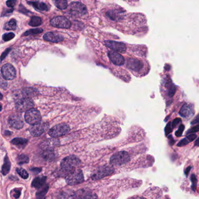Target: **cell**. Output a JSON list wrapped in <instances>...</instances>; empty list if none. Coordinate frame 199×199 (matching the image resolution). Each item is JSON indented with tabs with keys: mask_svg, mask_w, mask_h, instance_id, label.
I'll use <instances>...</instances> for the list:
<instances>
[{
	"mask_svg": "<svg viewBox=\"0 0 199 199\" xmlns=\"http://www.w3.org/2000/svg\"><path fill=\"white\" fill-rule=\"evenodd\" d=\"M185 129V126L183 125V124H181L179 127V129L175 132V135H176V137H180L182 136V135L183 134V132L184 131Z\"/></svg>",
	"mask_w": 199,
	"mask_h": 199,
	"instance_id": "35",
	"label": "cell"
},
{
	"mask_svg": "<svg viewBox=\"0 0 199 199\" xmlns=\"http://www.w3.org/2000/svg\"><path fill=\"white\" fill-rule=\"evenodd\" d=\"M180 115L183 118H190L194 113V110H193V106L192 105L185 103L182 106L179 112Z\"/></svg>",
	"mask_w": 199,
	"mask_h": 199,
	"instance_id": "18",
	"label": "cell"
},
{
	"mask_svg": "<svg viewBox=\"0 0 199 199\" xmlns=\"http://www.w3.org/2000/svg\"><path fill=\"white\" fill-rule=\"evenodd\" d=\"M43 32V30L42 29H32L30 30H29L26 31L23 34V36H29V35H33V34H40Z\"/></svg>",
	"mask_w": 199,
	"mask_h": 199,
	"instance_id": "31",
	"label": "cell"
},
{
	"mask_svg": "<svg viewBox=\"0 0 199 199\" xmlns=\"http://www.w3.org/2000/svg\"><path fill=\"white\" fill-rule=\"evenodd\" d=\"M17 28V21L14 19H12L5 23L4 28L7 30H15Z\"/></svg>",
	"mask_w": 199,
	"mask_h": 199,
	"instance_id": "29",
	"label": "cell"
},
{
	"mask_svg": "<svg viewBox=\"0 0 199 199\" xmlns=\"http://www.w3.org/2000/svg\"><path fill=\"white\" fill-rule=\"evenodd\" d=\"M70 131V127L67 124L62 123L55 125L50 129L49 131V134L50 136L56 138L64 136Z\"/></svg>",
	"mask_w": 199,
	"mask_h": 199,
	"instance_id": "6",
	"label": "cell"
},
{
	"mask_svg": "<svg viewBox=\"0 0 199 199\" xmlns=\"http://www.w3.org/2000/svg\"><path fill=\"white\" fill-rule=\"evenodd\" d=\"M1 74L5 80H12L17 75V72L14 66L11 64H5L1 68Z\"/></svg>",
	"mask_w": 199,
	"mask_h": 199,
	"instance_id": "11",
	"label": "cell"
},
{
	"mask_svg": "<svg viewBox=\"0 0 199 199\" xmlns=\"http://www.w3.org/2000/svg\"><path fill=\"white\" fill-rule=\"evenodd\" d=\"M59 144V141L57 139H52L46 140L42 143L41 148L43 150H53L55 147Z\"/></svg>",
	"mask_w": 199,
	"mask_h": 199,
	"instance_id": "19",
	"label": "cell"
},
{
	"mask_svg": "<svg viewBox=\"0 0 199 199\" xmlns=\"http://www.w3.org/2000/svg\"><path fill=\"white\" fill-rule=\"evenodd\" d=\"M25 120L28 123L33 125L41 121L42 116L39 111L35 108H31L26 111Z\"/></svg>",
	"mask_w": 199,
	"mask_h": 199,
	"instance_id": "7",
	"label": "cell"
},
{
	"mask_svg": "<svg viewBox=\"0 0 199 199\" xmlns=\"http://www.w3.org/2000/svg\"><path fill=\"white\" fill-rule=\"evenodd\" d=\"M175 92H176V88H175L174 85H172L169 89L168 95L170 97H172L175 94Z\"/></svg>",
	"mask_w": 199,
	"mask_h": 199,
	"instance_id": "40",
	"label": "cell"
},
{
	"mask_svg": "<svg viewBox=\"0 0 199 199\" xmlns=\"http://www.w3.org/2000/svg\"><path fill=\"white\" fill-rule=\"evenodd\" d=\"M34 103L31 98L24 97L19 99L15 103V108L17 110L20 112H26L31 108H33Z\"/></svg>",
	"mask_w": 199,
	"mask_h": 199,
	"instance_id": "8",
	"label": "cell"
},
{
	"mask_svg": "<svg viewBox=\"0 0 199 199\" xmlns=\"http://www.w3.org/2000/svg\"><path fill=\"white\" fill-rule=\"evenodd\" d=\"M38 91L35 88H26L23 89L22 94L24 95L25 97H33L35 96L38 94Z\"/></svg>",
	"mask_w": 199,
	"mask_h": 199,
	"instance_id": "23",
	"label": "cell"
},
{
	"mask_svg": "<svg viewBox=\"0 0 199 199\" xmlns=\"http://www.w3.org/2000/svg\"><path fill=\"white\" fill-rule=\"evenodd\" d=\"M14 11V9L11 8V9H5L2 12V14H1V17H5V16H8L10 15L12 12Z\"/></svg>",
	"mask_w": 199,
	"mask_h": 199,
	"instance_id": "37",
	"label": "cell"
},
{
	"mask_svg": "<svg viewBox=\"0 0 199 199\" xmlns=\"http://www.w3.org/2000/svg\"><path fill=\"white\" fill-rule=\"evenodd\" d=\"M67 8L70 14L75 17H81L87 13L86 7L79 2H71Z\"/></svg>",
	"mask_w": 199,
	"mask_h": 199,
	"instance_id": "5",
	"label": "cell"
},
{
	"mask_svg": "<svg viewBox=\"0 0 199 199\" xmlns=\"http://www.w3.org/2000/svg\"><path fill=\"white\" fill-rule=\"evenodd\" d=\"M13 145L17 146L18 148H24L26 145L28 144V140L27 139H23V138H15L13 139L11 141Z\"/></svg>",
	"mask_w": 199,
	"mask_h": 199,
	"instance_id": "22",
	"label": "cell"
},
{
	"mask_svg": "<svg viewBox=\"0 0 199 199\" xmlns=\"http://www.w3.org/2000/svg\"><path fill=\"white\" fill-rule=\"evenodd\" d=\"M21 193V189H14L11 192V195L13 198H18L19 197Z\"/></svg>",
	"mask_w": 199,
	"mask_h": 199,
	"instance_id": "33",
	"label": "cell"
},
{
	"mask_svg": "<svg viewBox=\"0 0 199 199\" xmlns=\"http://www.w3.org/2000/svg\"><path fill=\"white\" fill-rule=\"evenodd\" d=\"M11 169V162L9 160V158L8 157L7 155L5 156L4 158V163L1 168V172L4 175H6L9 173Z\"/></svg>",
	"mask_w": 199,
	"mask_h": 199,
	"instance_id": "25",
	"label": "cell"
},
{
	"mask_svg": "<svg viewBox=\"0 0 199 199\" xmlns=\"http://www.w3.org/2000/svg\"><path fill=\"white\" fill-rule=\"evenodd\" d=\"M81 164V160L75 155H70L63 159L61 162V167L63 171L70 172L75 169Z\"/></svg>",
	"mask_w": 199,
	"mask_h": 199,
	"instance_id": "1",
	"label": "cell"
},
{
	"mask_svg": "<svg viewBox=\"0 0 199 199\" xmlns=\"http://www.w3.org/2000/svg\"><path fill=\"white\" fill-rule=\"evenodd\" d=\"M42 158L46 161H52L55 158V154L53 150H43L41 154Z\"/></svg>",
	"mask_w": 199,
	"mask_h": 199,
	"instance_id": "24",
	"label": "cell"
},
{
	"mask_svg": "<svg viewBox=\"0 0 199 199\" xmlns=\"http://www.w3.org/2000/svg\"><path fill=\"white\" fill-rule=\"evenodd\" d=\"M49 124L47 123H39L33 124L29 128V132L32 136L34 137H38L44 133L49 129Z\"/></svg>",
	"mask_w": 199,
	"mask_h": 199,
	"instance_id": "10",
	"label": "cell"
},
{
	"mask_svg": "<svg viewBox=\"0 0 199 199\" xmlns=\"http://www.w3.org/2000/svg\"><path fill=\"white\" fill-rule=\"evenodd\" d=\"M130 161V157L129 153L126 151H121L116 152L111 156L110 164L113 166H121L129 162Z\"/></svg>",
	"mask_w": 199,
	"mask_h": 199,
	"instance_id": "3",
	"label": "cell"
},
{
	"mask_svg": "<svg viewBox=\"0 0 199 199\" xmlns=\"http://www.w3.org/2000/svg\"><path fill=\"white\" fill-rule=\"evenodd\" d=\"M171 132H172V130H171V123H169L167 126L165 127V134L166 135H168Z\"/></svg>",
	"mask_w": 199,
	"mask_h": 199,
	"instance_id": "46",
	"label": "cell"
},
{
	"mask_svg": "<svg viewBox=\"0 0 199 199\" xmlns=\"http://www.w3.org/2000/svg\"><path fill=\"white\" fill-rule=\"evenodd\" d=\"M198 116H197V117H196V120H194V121H193V122H192V124H198Z\"/></svg>",
	"mask_w": 199,
	"mask_h": 199,
	"instance_id": "48",
	"label": "cell"
},
{
	"mask_svg": "<svg viewBox=\"0 0 199 199\" xmlns=\"http://www.w3.org/2000/svg\"><path fill=\"white\" fill-rule=\"evenodd\" d=\"M114 173V169L110 166H102L98 168L91 175V179L93 180H98L103 179L106 176H110Z\"/></svg>",
	"mask_w": 199,
	"mask_h": 199,
	"instance_id": "4",
	"label": "cell"
},
{
	"mask_svg": "<svg viewBox=\"0 0 199 199\" xmlns=\"http://www.w3.org/2000/svg\"><path fill=\"white\" fill-rule=\"evenodd\" d=\"M11 48H8L7 49L5 50V51L2 53V54H1V57H0V60H1V61L2 62V60H3L4 58L7 57V55L8 54L9 52L11 51Z\"/></svg>",
	"mask_w": 199,
	"mask_h": 199,
	"instance_id": "42",
	"label": "cell"
},
{
	"mask_svg": "<svg viewBox=\"0 0 199 199\" xmlns=\"http://www.w3.org/2000/svg\"><path fill=\"white\" fill-rule=\"evenodd\" d=\"M198 125H197L195 126L193 128L190 129L189 130H188L187 132V134L189 133H195V132H197L198 131Z\"/></svg>",
	"mask_w": 199,
	"mask_h": 199,
	"instance_id": "44",
	"label": "cell"
},
{
	"mask_svg": "<svg viewBox=\"0 0 199 199\" xmlns=\"http://www.w3.org/2000/svg\"><path fill=\"white\" fill-rule=\"evenodd\" d=\"M46 178L47 177L46 176H39L36 177L32 183V186L37 189H40L44 186L45 182H46Z\"/></svg>",
	"mask_w": 199,
	"mask_h": 199,
	"instance_id": "20",
	"label": "cell"
},
{
	"mask_svg": "<svg viewBox=\"0 0 199 199\" xmlns=\"http://www.w3.org/2000/svg\"><path fill=\"white\" fill-rule=\"evenodd\" d=\"M71 198H95L98 196L91 191L87 189H81L71 196Z\"/></svg>",
	"mask_w": 199,
	"mask_h": 199,
	"instance_id": "15",
	"label": "cell"
},
{
	"mask_svg": "<svg viewBox=\"0 0 199 199\" xmlns=\"http://www.w3.org/2000/svg\"><path fill=\"white\" fill-rule=\"evenodd\" d=\"M50 24L53 27L63 29H69L71 26L70 21L67 18L62 16H58L53 18L50 21Z\"/></svg>",
	"mask_w": 199,
	"mask_h": 199,
	"instance_id": "9",
	"label": "cell"
},
{
	"mask_svg": "<svg viewBox=\"0 0 199 199\" xmlns=\"http://www.w3.org/2000/svg\"><path fill=\"white\" fill-rule=\"evenodd\" d=\"M181 121H182V120H181V119H180V118L175 119V120L173 121V122H172V123L171 124L172 128H175V127L177 126V124H179L180 123H181Z\"/></svg>",
	"mask_w": 199,
	"mask_h": 199,
	"instance_id": "43",
	"label": "cell"
},
{
	"mask_svg": "<svg viewBox=\"0 0 199 199\" xmlns=\"http://www.w3.org/2000/svg\"><path fill=\"white\" fill-rule=\"evenodd\" d=\"M2 98H3V95H2L1 93L0 92V100H2Z\"/></svg>",
	"mask_w": 199,
	"mask_h": 199,
	"instance_id": "49",
	"label": "cell"
},
{
	"mask_svg": "<svg viewBox=\"0 0 199 199\" xmlns=\"http://www.w3.org/2000/svg\"><path fill=\"white\" fill-rule=\"evenodd\" d=\"M8 123L11 127L16 129H20L22 128L24 125L22 118L21 115L18 114H14L9 116L8 119Z\"/></svg>",
	"mask_w": 199,
	"mask_h": 199,
	"instance_id": "14",
	"label": "cell"
},
{
	"mask_svg": "<svg viewBox=\"0 0 199 199\" xmlns=\"http://www.w3.org/2000/svg\"><path fill=\"white\" fill-rule=\"evenodd\" d=\"M15 37V34L12 32L5 33L2 35V39L4 40L5 42L9 41L10 40L12 39Z\"/></svg>",
	"mask_w": 199,
	"mask_h": 199,
	"instance_id": "34",
	"label": "cell"
},
{
	"mask_svg": "<svg viewBox=\"0 0 199 199\" xmlns=\"http://www.w3.org/2000/svg\"><path fill=\"white\" fill-rule=\"evenodd\" d=\"M17 4V0H8L6 4L9 8H13Z\"/></svg>",
	"mask_w": 199,
	"mask_h": 199,
	"instance_id": "39",
	"label": "cell"
},
{
	"mask_svg": "<svg viewBox=\"0 0 199 199\" xmlns=\"http://www.w3.org/2000/svg\"><path fill=\"white\" fill-rule=\"evenodd\" d=\"M189 142L190 141L187 140V138L186 137V138H185V139H182V140H180V141L179 142L178 144H177V146H178V147H182V146L187 145Z\"/></svg>",
	"mask_w": 199,
	"mask_h": 199,
	"instance_id": "38",
	"label": "cell"
},
{
	"mask_svg": "<svg viewBox=\"0 0 199 199\" xmlns=\"http://www.w3.org/2000/svg\"><path fill=\"white\" fill-rule=\"evenodd\" d=\"M29 158L27 155L25 154H21L18 156L17 163L18 165H23V164H27L29 162Z\"/></svg>",
	"mask_w": 199,
	"mask_h": 199,
	"instance_id": "30",
	"label": "cell"
},
{
	"mask_svg": "<svg viewBox=\"0 0 199 199\" xmlns=\"http://www.w3.org/2000/svg\"><path fill=\"white\" fill-rule=\"evenodd\" d=\"M19 11L25 15H27L29 14V13H30V11H29L28 9H26L22 4H21L19 7Z\"/></svg>",
	"mask_w": 199,
	"mask_h": 199,
	"instance_id": "41",
	"label": "cell"
},
{
	"mask_svg": "<svg viewBox=\"0 0 199 199\" xmlns=\"http://www.w3.org/2000/svg\"><path fill=\"white\" fill-rule=\"evenodd\" d=\"M191 180L192 182V189L193 191H195L197 186V179L195 175H192L191 176Z\"/></svg>",
	"mask_w": 199,
	"mask_h": 199,
	"instance_id": "36",
	"label": "cell"
},
{
	"mask_svg": "<svg viewBox=\"0 0 199 199\" xmlns=\"http://www.w3.org/2000/svg\"><path fill=\"white\" fill-rule=\"evenodd\" d=\"M54 4L57 8L61 10L65 9L68 7L67 0H54Z\"/></svg>",
	"mask_w": 199,
	"mask_h": 199,
	"instance_id": "27",
	"label": "cell"
},
{
	"mask_svg": "<svg viewBox=\"0 0 199 199\" xmlns=\"http://www.w3.org/2000/svg\"><path fill=\"white\" fill-rule=\"evenodd\" d=\"M197 135L196 134H190V135H188L186 138L190 142H191L193 141V140H195L197 138Z\"/></svg>",
	"mask_w": 199,
	"mask_h": 199,
	"instance_id": "45",
	"label": "cell"
},
{
	"mask_svg": "<svg viewBox=\"0 0 199 199\" xmlns=\"http://www.w3.org/2000/svg\"><path fill=\"white\" fill-rule=\"evenodd\" d=\"M29 4L32 5V6L36 10L42 11H49V7L48 5L46 4L44 2H28Z\"/></svg>",
	"mask_w": 199,
	"mask_h": 199,
	"instance_id": "21",
	"label": "cell"
},
{
	"mask_svg": "<svg viewBox=\"0 0 199 199\" xmlns=\"http://www.w3.org/2000/svg\"><path fill=\"white\" fill-rule=\"evenodd\" d=\"M17 173L20 175V176L22 177V178L26 179L28 178L29 177V174L26 170H25L23 168H17Z\"/></svg>",
	"mask_w": 199,
	"mask_h": 199,
	"instance_id": "32",
	"label": "cell"
},
{
	"mask_svg": "<svg viewBox=\"0 0 199 199\" xmlns=\"http://www.w3.org/2000/svg\"><path fill=\"white\" fill-rule=\"evenodd\" d=\"M31 171H32V172H33L34 174H38L40 173V172H41L42 169H41V168H33V169H31Z\"/></svg>",
	"mask_w": 199,
	"mask_h": 199,
	"instance_id": "47",
	"label": "cell"
},
{
	"mask_svg": "<svg viewBox=\"0 0 199 199\" xmlns=\"http://www.w3.org/2000/svg\"><path fill=\"white\" fill-rule=\"evenodd\" d=\"M196 145H198V139L196 140Z\"/></svg>",
	"mask_w": 199,
	"mask_h": 199,
	"instance_id": "51",
	"label": "cell"
},
{
	"mask_svg": "<svg viewBox=\"0 0 199 199\" xmlns=\"http://www.w3.org/2000/svg\"><path fill=\"white\" fill-rule=\"evenodd\" d=\"M43 39L44 40L53 43H58L64 40V37L62 34L54 32H47L44 34Z\"/></svg>",
	"mask_w": 199,
	"mask_h": 199,
	"instance_id": "16",
	"label": "cell"
},
{
	"mask_svg": "<svg viewBox=\"0 0 199 199\" xmlns=\"http://www.w3.org/2000/svg\"><path fill=\"white\" fill-rule=\"evenodd\" d=\"M42 23V21L41 18L40 17L34 16V17H32L30 22H29V25L31 26H33V27H35V26L41 25Z\"/></svg>",
	"mask_w": 199,
	"mask_h": 199,
	"instance_id": "28",
	"label": "cell"
},
{
	"mask_svg": "<svg viewBox=\"0 0 199 199\" xmlns=\"http://www.w3.org/2000/svg\"><path fill=\"white\" fill-rule=\"evenodd\" d=\"M127 66L132 71L138 72L143 68V63L141 61L136 58H130L127 62Z\"/></svg>",
	"mask_w": 199,
	"mask_h": 199,
	"instance_id": "17",
	"label": "cell"
},
{
	"mask_svg": "<svg viewBox=\"0 0 199 199\" xmlns=\"http://www.w3.org/2000/svg\"><path fill=\"white\" fill-rule=\"evenodd\" d=\"M66 183L69 185H76L84 181V175L81 169H74L69 172L65 177Z\"/></svg>",
	"mask_w": 199,
	"mask_h": 199,
	"instance_id": "2",
	"label": "cell"
},
{
	"mask_svg": "<svg viewBox=\"0 0 199 199\" xmlns=\"http://www.w3.org/2000/svg\"><path fill=\"white\" fill-rule=\"evenodd\" d=\"M107 55L110 62L115 65L121 66L124 64V62H124V57L119 53L114 51H108Z\"/></svg>",
	"mask_w": 199,
	"mask_h": 199,
	"instance_id": "13",
	"label": "cell"
},
{
	"mask_svg": "<svg viewBox=\"0 0 199 199\" xmlns=\"http://www.w3.org/2000/svg\"><path fill=\"white\" fill-rule=\"evenodd\" d=\"M2 105L1 103H0V112L2 110Z\"/></svg>",
	"mask_w": 199,
	"mask_h": 199,
	"instance_id": "50",
	"label": "cell"
},
{
	"mask_svg": "<svg viewBox=\"0 0 199 199\" xmlns=\"http://www.w3.org/2000/svg\"><path fill=\"white\" fill-rule=\"evenodd\" d=\"M105 44L109 49L119 53H124L127 50L126 44L123 42H119L115 40H106Z\"/></svg>",
	"mask_w": 199,
	"mask_h": 199,
	"instance_id": "12",
	"label": "cell"
},
{
	"mask_svg": "<svg viewBox=\"0 0 199 199\" xmlns=\"http://www.w3.org/2000/svg\"><path fill=\"white\" fill-rule=\"evenodd\" d=\"M48 189H49L48 185L43 186L42 187L39 189V191L37 192L36 195V197L38 198H44V196L46 195L47 191H48Z\"/></svg>",
	"mask_w": 199,
	"mask_h": 199,
	"instance_id": "26",
	"label": "cell"
}]
</instances>
